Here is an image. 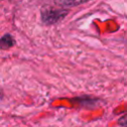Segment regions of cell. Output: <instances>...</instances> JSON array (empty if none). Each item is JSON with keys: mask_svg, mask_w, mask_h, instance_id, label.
Returning <instances> with one entry per match:
<instances>
[{"mask_svg": "<svg viewBox=\"0 0 127 127\" xmlns=\"http://www.w3.org/2000/svg\"><path fill=\"white\" fill-rule=\"evenodd\" d=\"M14 46V40L9 34H5L1 38V48L2 49H9Z\"/></svg>", "mask_w": 127, "mask_h": 127, "instance_id": "obj_3", "label": "cell"}, {"mask_svg": "<svg viewBox=\"0 0 127 127\" xmlns=\"http://www.w3.org/2000/svg\"><path fill=\"white\" fill-rule=\"evenodd\" d=\"M55 3L62 7H69V6H76L82 4L88 0H54Z\"/></svg>", "mask_w": 127, "mask_h": 127, "instance_id": "obj_2", "label": "cell"}, {"mask_svg": "<svg viewBox=\"0 0 127 127\" xmlns=\"http://www.w3.org/2000/svg\"><path fill=\"white\" fill-rule=\"evenodd\" d=\"M67 13L68 11L65 9H48L42 12L41 19L44 24L52 25L63 20L67 15Z\"/></svg>", "mask_w": 127, "mask_h": 127, "instance_id": "obj_1", "label": "cell"}, {"mask_svg": "<svg viewBox=\"0 0 127 127\" xmlns=\"http://www.w3.org/2000/svg\"><path fill=\"white\" fill-rule=\"evenodd\" d=\"M118 124L122 127H127V113L118 119Z\"/></svg>", "mask_w": 127, "mask_h": 127, "instance_id": "obj_4", "label": "cell"}]
</instances>
